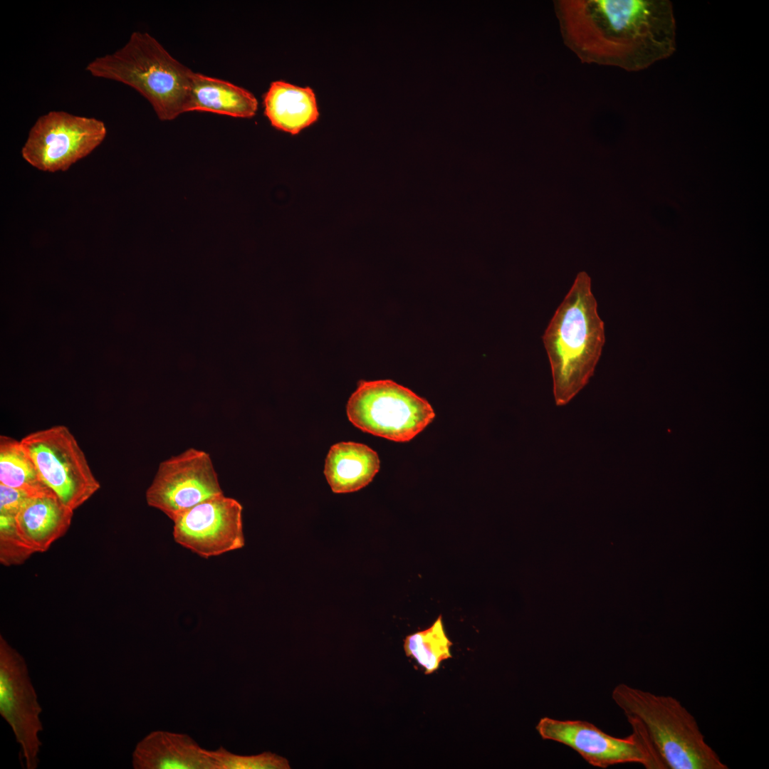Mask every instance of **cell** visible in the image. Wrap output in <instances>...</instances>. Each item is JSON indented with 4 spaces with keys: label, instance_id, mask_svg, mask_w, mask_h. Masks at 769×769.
I'll use <instances>...</instances> for the list:
<instances>
[{
    "label": "cell",
    "instance_id": "15",
    "mask_svg": "<svg viewBox=\"0 0 769 769\" xmlns=\"http://www.w3.org/2000/svg\"><path fill=\"white\" fill-rule=\"evenodd\" d=\"M263 105L271 125L291 135L298 134L319 117L314 91L283 80L271 83L264 95Z\"/></svg>",
    "mask_w": 769,
    "mask_h": 769
},
{
    "label": "cell",
    "instance_id": "1",
    "mask_svg": "<svg viewBox=\"0 0 769 769\" xmlns=\"http://www.w3.org/2000/svg\"><path fill=\"white\" fill-rule=\"evenodd\" d=\"M565 44L582 63L644 70L676 49L668 0H557Z\"/></svg>",
    "mask_w": 769,
    "mask_h": 769
},
{
    "label": "cell",
    "instance_id": "11",
    "mask_svg": "<svg viewBox=\"0 0 769 769\" xmlns=\"http://www.w3.org/2000/svg\"><path fill=\"white\" fill-rule=\"evenodd\" d=\"M535 728L543 740L570 748L592 766L607 768L618 764L637 763L647 769H655L647 746L633 731L625 738H617L586 721L558 720L548 716L541 718Z\"/></svg>",
    "mask_w": 769,
    "mask_h": 769
},
{
    "label": "cell",
    "instance_id": "4",
    "mask_svg": "<svg viewBox=\"0 0 769 769\" xmlns=\"http://www.w3.org/2000/svg\"><path fill=\"white\" fill-rule=\"evenodd\" d=\"M86 70L95 77L136 90L161 120H172L187 112L194 72L148 33L134 31L122 48L95 58Z\"/></svg>",
    "mask_w": 769,
    "mask_h": 769
},
{
    "label": "cell",
    "instance_id": "21",
    "mask_svg": "<svg viewBox=\"0 0 769 769\" xmlns=\"http://www.w3.org/2000/svg\"><path fill=\"white\" fill-rule=\"evenodd\" d=\"M29 497L31 496L23 491L0 484V514L16 517Z\"/></svg>",
    "mask_w": 769,
    "mask_h": 769
},
{
    "label": "cell",
    "instance_id": "9",
    "mask_svg": "<svg viewBox=\"0 0 769 769\" xmlns=\"http://www.w3.org/2000/svg\"><path fill=\"white\" fill-rule=\"evenodd\" d=\"M41 712L24 658L0 636V714L21 746L26 769L38 765Z\"/></svg>",
    "mask_w": 769,
    "mask_h": 769
},
{
    "label": "cell",
    "instance_id": "3",
    "mask_svg": "<svg viewBox=\"0 0 769 769\" xmlns=\"http://www.w3.org/2000/svg\"><path fill=\"white\" fill-rule=\"evenodd\" d=\"M543 341L550 363L555 403L567 404L593 375L605 343L604 323L585 272L577 274Z\"/></svg>",
    "mask_w": 769,
    "mask_h": 769
},
{
    "label": "cell",
    "instance_id": "19",
    "mask_svg": "<svg viewBox=\"0 0 769 769\" xmlns=\"http://www.w3.org/2000/svg\"><path fill=\"white\" fill-rule=\"evenodd\" d=\"M214 759L216 769H289L288 760L282 756L264 752L256 755H240L232 753L223 747L208 750Z\"/></svg>",
    "mask_w": 769,
    "mask_h": 769
},
{
    "label": "cell",
    "instance_id": "14",
    "mask_svg": "<svg viewBox=\"0 0 769 769\" xmlns=\"http://www.w3.org/2000/svg\"><path fill=\"white\" fill-rule=\"evenodd\" d=\"M380 467L378 454L368 446L342 441L329 449L324 474L334 493H350L369 484Z\"/></svg>",
    "mask_w": 769,
    "mask_h": 769
},
{
    "label": "cell",
    "instance_id": "5",
    "mask_svg": "<svg viewBox=\"0 0 769 769\" xmlns=\"http://www.w3.org/2000/svg\"><path fill=\"white\" fill-rule=\"evenodd\" d=\"M346 412L362 431L397 442L412 440L435 417L427 400L390 380L360 381Z\"/></svg>",
    "mask_w": 769,
    "mask_h": 769
},
{
    "label": "cell",
    "instance_id": "6",
    "mask_svg": "<svg viewBox=\"0 0 769 769\" xmlns=\"http://www.w3.org/2000/svg\"><path fill=\"white\" fill-rule=\"evenodd\" d=\"M21 442L45 484L73 511L100 488L83 450L66 427L31 433Z\"/></svg>",
    "mask_w": 769,
    "mask_h": 769
},
{
    "label": "cell",
    "instance_id": "12",
    "mask_svg": "<svg viewBox=\"0 0 769 769\" xmlns=\"http://www.w3.org/2000/svg\"><path fill=\"white\" fill-rule=\"evenodd\" d=\"M135 769H216L208 750L202 748L189 735L164 731H152L135 746Z\"/></svg>",
    "mask_w": 769,
    "mask_h": 769
},
{
    "label": "cell",
    "instance_id": "17",
    "mask_svg": "<svg viewBox=\"0 0 769 769\" xmlns=\"http://www.w3.org/2000/svg\"><path fill=\"white\" fill-rule=\"evenodd\" d=\"M0 484L31 496L54 493L43 481L21 440L4 435L0 436Z\"/></svg>",
    "mask_w": 769,
    "mask_h": 769
},
{
    "label": "cell",
    "instance_id": "7",
    "mask_svg": "<svg viewBox=\"0 0 769 769\" xmlns=\"http://www.w3.org/2000/svg\"><path fill=\"white\" fill-rule=\"evenodd\" d=\"M106 135L105 125L98 119L53 110L31 127L21 155L39 170L66 171L98 147Z\"/></svg>",
    "mask_w": 769,
    "mask_h": 769
},
{
    "label": "cell",
    "instance_id": "20",
    "mask_svg": "<svg viewBox=\"0 0 769 769\" xmlns=\"http://www.w3.org/2000/svg\"><path fill=\"white\" fill-rule=\"evenodd\" d=\"M34 552L19 536L16 517L0 514V562L5 566L23 563Z\"/></svg>",
    "mask_w": 769,
    "mask_h": 769
},
{
    "label": "cell",
    "instance_id": "2",
    "mask_svg": "<svg viewBox=\"0 0 769 769\" xmlns=\"http://www.w3.org/2000/svg\"><path fill=\"white\" fill-rule=\"evenodd\" d=\"M612 699L647 746L655 769L728 768L676 698L619 684Z\"/></svg>",
    "mask_w": 769,
    "mask_h": 769
},
{
    "label": "cell",
    "instance_id": "8",
    "mask_svg": "<svg viewBox=\"0 0 769 769\" xmlns=\"http://www.w3.org/2000/svg\"><path fill=\"white\" fill-rule=\"evenodd\" d=\"M223 491L209 454L189 448L162 461L146 491L147 504L173 520Z\"/></svg>",
    "mask_w": 769,
    "mask_h": 769
},
{
    "label": "cell",
    "instance_id": "10",
    "mask_svg": "<svg viewBox=\"0 0 769 769\" xmlns=\"http://www.w3.org/2000/svg\"><path fill=\"white\" fill-rule=\"evenodd\" d=\"M243 507L219 495L194 506L172 521L175 542L205 558L242 548Z\"/></svg>",
    "mask_w": 769,
    "mask_h": 769
},
{
    "label": "cell",
    "instance_id": "18",
    "mask_svg": "<svg viewBox=\"0 0 769 769\" xmlns=\"http://www.w3.org/2000/svg\"><path fill=\"white\" fill-rule=\"evenodd\" d=\"M451 645L441 615L429 628L407 636L404 641L406 655L414 659L425 674L434 673L443 661L451 657Z\"/></svg>",
    "mask_w": 769,
    "mask_h": 769
},
{
    "label": "cell",
    "instance_id": "13",
    "mask_svg": "<svg viewBox=\"0 0 769 769\" xmlns=\"http://www.w3.org/2000/svg\"><path fill=\"white\" fill-rule=\"evenodd\" d=\"M73 510L55 493L29 497L16 517L17 532L34 553L45 552L68 530Z\"/></svg>",
    "mask_w": 769,
    "mask_h": 769
},
{
    "label": "cell",
    "instance_id": "16",
    "mask_svg": "<svg viewBox=\"0 0 769 769\" xmlns=\"http://www.w3.org/2000/svg\"><path fill=\"white\" fill-rule=\"evenodd\" d=\"M257 109V99L249 90L230 82L194 72L187 112H208L250 118L255 115Z\"/></svg>",
    "mask_w": 769,
    "mask_h": 769
}]
</instances>
